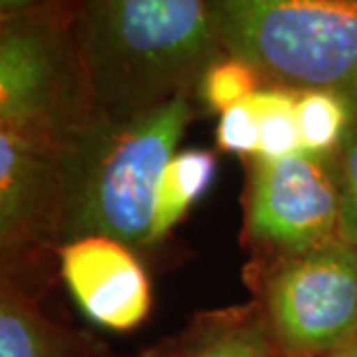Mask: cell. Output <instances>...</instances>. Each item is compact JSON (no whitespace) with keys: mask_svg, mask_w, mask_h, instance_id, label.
Returning <instances> with one entry per match:
<instances>
[{"mask_svg":"<svg viewBox=\"0 0 357 357\" xmlns=\"http://www.w3.org/2000/svg\"><path fill=\"white\" fill-rule=\"evenodd\" d=\"M192 114V98L177 96L133 114L91 112L72 129L56 149L60 244L107 236L149 246L157 185Z\"/></svg>","mask_w":357,"mask_h":357,"instance_id":"cell-1","label":"cell"},{"mask_svg":"<svg viewBox=\"0 0 357 357\" xmlns=\"http://www.w3.org/2000/svg\"><path fill=\"white\" fill-rule=\"evenodd\" d=\"M74 30L102 114L192 98L206 68L227 54L206 0H79Z\"/></svg>","mask_w":357,"mask_h":357,"instance_id":"cell-2","label":"cell"},{"mask_svg":"<svg viewBox=\"0 0 357 357\" xmlns=\"http://www.w3.org/2000/svg\"><path fill=\"white\" fill-rule=\"evenodd\" d=\"M222 50L262 86L328 91L357 123V0H206Z\"/></svg>","mask_w":357,"mask_h":357,"instance_id":"cell-3","label":"cell"},{"mask_svg":"<svg viewBox=\"0 0 357 357\" xmlns=\"http://www.w3.org/2000/svg\"><path fill=\"white\" fill-rule=\"evenodd\" d=\"M74 18L46 10L0 22V129L50 151L93 112Z\"/></svg>","mask_w":357,"mask_h":357,"instance_id":"cell-4","label":"cell"},{"mask_svg":"<svg viewBox=\"0 0 357 357\" xmlns=\"http://www.w3.org/2000/svg\"><path fill=\"white\" fill-rule=\"evenodd\" d=\"M258 292L280 356L319 357L357 337V248L344 236L272 256Z\"/></svg>","mask_w":357,"mask_h":357,"instance_id":"cell-5","label":"cell"},{"mask_svg":"<svg viewBox=\"0 0 357 357\" xmlns=\"http://www.w3.org/2000/svg\"><path fill=\"white\" fill-rule=\"evenodd\" d=\"M244 232L268 256L302 252L342 236L333 153L255 157L248 171Z\"/></svg>","mask_w":357,"mask_h":357,"instance_id":"cell-6","label":"cell"},{"mask_svg":"<svg viewBox=\"0 0 357 357\" xmlns=\"http://www.w3.org/2000/svg\"><path fill=\"white\" fill-rule=\"evenodd\" d=\"M58 258L74 302L93 324L129 332L149 316L151 282L128 244L107 236H84L60 244Z\"/></svg>","mask_w":357,"mask_h":357,"instance_id":"cell-7","label":"cell"},{"mask_svg":"<svg viewBox=\"0 0 357 357\" xmlns=\"http://www.w3.org/2000/svg\"><path fill=\"white\" fill-rule=\"evenodd\" d=\"M62 185L56 151L0 129V244L6 258L60 241Z\"/></svg>","mask_w":357,"mask_h":357,"instance_id":"cell-8","label":"cell"},{"mask_svg":"<svg viewBox=\"0 0 357 357\" xmlns=\"http://www.w3.org/2000/svg\"><path fill=\"white\" fill-rule=\"evenodd\" d=\"M217 157L208 149H185L167 163L157 185L149 244L161 243L192 204L211 191L217 177Z\"/></svg>","mask_w":357,"mask_h":357,"instance_id":"cell-9","label":"cell"},{"mask_svg":"<svg viewBox=\"0 0 357 357\" xmlns=\"http://www.w3.org/2000/svg\"><path fill=\"white\" fill-rule=\"evenodd\" d=\"M0 357H74V345L13 282L0 292Z\"/></svg>","mask_w":357,"mask_h":357,"instance_id":"cell-10","label":"cell"},{"mask_svg":"<svg viewBox=\"0 0 357 357\" xmlns=\"http://www.w3.org/2000/svg\"><path fill=\"white\" fill-rule=\"evenodd\" d=\"M298 93L300 91L262 86L246 100L258 121L260 159H282L302 149L296 117Z\"/></svg>","mask_w":357,"mask_h":357,"instance_id":"cell-11","label":"cell"},{"mask_svg":"<svg viewBox=\"0 0 357 357\" xmlns=\"http://www.w3.org/2000/svg\"><path fill=\"white\" fill-rule=\"evenodd\" d=\"M296 117L302 149L319 155L333 153L356 126L349 105L328 91H300Z\"/></svg>","mask_w":357,"mask_h":357,"instance_id":"cell-12","label":"cell"},{"mask_svg":"<svg viewBox=\"0 0 357 357\" xmlns=\"http://www.w3.org/2000/svg\"><path fill=\"white\" fill-rule=\"evenodd\" d=\"M185 357H278L266 324L258 314L217 319Z\"/></svg>","mask_w":357,"mask_h":357,"instance_id":"cell-13","label":"cell"},{"mask_svg":"<svg viewBox=\"0 0 357 357\" xmlns=\"http://www.w3.org/2000/svg\"><path fill=\"white\" fill-rule=\"evenodd\" d=\"M262 88V79L250 66L225 54L206 68L199 82V100L215 114H225L230 107L244 103Z\"/></svg>","mask_w":357,"mask_h":357,"instance_id":"cell-14","label":"cell"},{"mask_svg":"<svg viewBox=\"0 0 357 357\" xmlns=\"http://www.w3.org/2000/svg\"><path fill=\"white\" fill-rule=\"evenodd\" d=\"M333 161L340 185L342 236L357 248V123L333 151Z\"/></svg>","mask_w":357,"mask_h":357,"instance_id":"cell-15","label":"cell"},{"mask_svg":"<svg viewBox=\"0 0 357 357\" xmlns=\"http://www.w3.org/2000/svg\"><path fill=\"white\" fill-rule=\"evenodd\" d=\"M217 145L227 153L258 157L260 131L255 112L244 102L220 115L217 126Z\"/></svg>","mask_w":357,"mask_h":357,"instance_id":"cell-16","label":"cell"},{"mask_svg":"<svg viewBox=\"0 0 357 357\" xmlns=\"http://www.w3.org/2000/svg\"><path fill=\"white\" fill-rule=\"evenodd\" d=\"M79 0H0V22L46 10L77 13Z\"/></svg>","mask_w":357,"mask_h":357,"instance_id":"cell-17","label":"cell"},{"mask_svg":"<svg viewBox=\"0 0 357 357\" xmlns=\"http://www.w3.org/2000/svg\"><path fill=\"white\" fill-rule=\"evenodd\" d=\"M319 357H357V337L349 340L347 344L340 345V347H335V349Z\"/></svg>","mask_w":357,"mask_h":357,"instance_id":"cell-18","label":"cell"}]
</instances>
